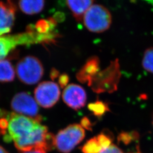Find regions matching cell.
<instances>
[{"mask_svg": "<svg viewBox=\"0 0 153 153\" xmlns=\"http://www.w3.org/2000/svg\"><path fill=\"white\" fill-rule=\"evenodd\" d=\"M88 108L93 112L94 115L98 117L102 116L106 112L110 111L108 104L100 100H97L88 104Z\"/></svg>", "mask_w": 153, "mask_h": 153, "instance_id": "14", "label": "cell"}, {"mask_svg": "<svg viewBox=\"0 0 153 153\" xmlns=\"http://www.w3.org/2000/svg\"><path fill=\"white\" fill-rule=\"evenodd\" d=\"M44 0H19V7L26 14L33 15L41 12L44 9Z\"/></svg>", "mask_w": 153, "mask_h": 153, "instance_id": "12", "label": "cell"}, {"mask_svg": "<svg viewBox=\"0 0 153 153\" xmlns=\"http://www.w3.org/2000/svg\"><path fill=\"white\" fill-rule=\"evenodd\" d=\"M94 0H66V4L77 21H82L83 16L93 5Z\"/></svg>", "mask_w": 153, "mask_h": 153, "instance_id": "11", "label": "cell"}, {"mask_svg": "<svg viewBox=\"0 0 153 153\" xmlns=\"http://www.w3.org/2000/svg\"><path fill=\"white\" fill-rule=\"evenodd\" d=\"M82 126L88 130H91V124L90 120L86 117H84L82 120Z\"/></svg>", "mask_w": 153, "mask_h": 153, "instance_id": "21", "label": "cell"}, {"mask_svg": "<svg viewBox=\"0 0 153 153\" xmlns=\"http://www.w3.org/2000/svg\"><path fill=\"white\" fill-rule=\"evenodd\" d=\"M16 6L11 0L0 2V36L10 33L15 21Z\"/></svg>", "mask_w": 153, "mask_h": 153, "instance_id": "9", "label": "cell"}, {"mask_svg": "<svg viewBox=\"0 0 153 153\" xmlns=\"http://www.w3.org/2000/svg\"><path fill=\"white\" fill-rule=\"evenodd\" d=\"M62 99L68 106L77 110L85 106L87 95L83 88L76 84L67 86L62 93Z\"/></svg>", "mask_w": 153, "mask_h": 153, "instance_id": "8", "label": "cell"}, {"mask_svg": "<svg viewBox=\"0 0 153 153\" xmlns=\"http://www.w3.org/2000/svg\"><path fill=\"white\" fill-rule=\"evenodd\" d=\"M11 108L17 114L35 119L39 121V108L37 102L26 93L16 94L11 100Z\"/></svg>", "mask_w": 153, "mask_h": 153, "instance_id": "7", "label": "cell"}, {"mask_svg": "<svg viewBox=\"0 0 153 153\" xmlns=\"http://www.w3.org/2000/svg\"><path fill=\"white\" fill-rule=\"evenodd\" d=\"M16 71L21 81L27 85H33L42 78L44 68L38 58L30 56L25 57L17 63Z\"/></svg>", "mask_w": 153, "mask_h": 153, "instance_id": "5", "label": "cell"}, {"mask_svg": "<svg viewBox=\"0 0 153 153\" xmlns=\"http://www.w3.org/2000/svg\"><path fill=\"white\" fill-rule=\"evenodd\" d=\"M15 71L7 60L0 61V82H11L15 78Z\"/></svg>", "mask_w": 153, "mask_h": 153, "instance_id": "13", "label": "cell"}, {"mask_svg": "<svg viewBox=\"0 0 153 153\" xmlns=\"http://www.w3.org/2000/svg\"><path fill=\"white\" fill-rule=\"evenodd\" d=\"M7 127L4 140L13 141L16 148L25 152L33 149L50 151L53 146V137L47 126L30 117L16 113L7 116Z\"/></svg>", "mask_w": 153, "mask_h": 153, "instance_id": "1", "label": "cell"}, {"mask_svg": "<svg viewBox=\"0 0 153 153\" xmlns=\"http://www.w3.org/2000/svg\"><path fill=\"white\" fill-rule=\"evenodd\" d=\"M152 124H153V120H152Z\"/></svg>", "mask_w": 153, "mask_h": 153, "instance_id": "24", "label": "cell"}, {"mask_svg": "<svg viewBox=\"0 0 153 153\" xmlns=\"http://www.w3.org/2000/svg\"><path fill=\"white\" fill-rule=\"evenodd\" d=\"M60 96V88L55 82H42L35 90V97L37 103L45 108L53 107L59 100Z\"/></svg>", "mask_w": 153, "mask_h": 153, "instance_id": "6", "label": "cell"}, {"mask_svg": "<svg viewBox=\"0 0 153 153\" xmlns=\"http://www.w3.org/2000/svg\"><path fill=\"white\" fill-rule=\"evenodd\" d=\"M82 20L85 26L90 31L103 33L110 27L112 16L106 7L101 5L95 4L85 13Z\"/></svg>", "mask_w": 153, "mask_h": 153, "instance_id": "3", "label": "cell"}, {"mask_svg": "<svg viewBox=\"0 0 153 153\" xmlns=\"http://www.w3.org/2000/svg\"><path fill=\"white\" fill-rule=\"evenodd\" d=\"M120 65L116 59L102 71H99L92 79L90 86L98 93H112L116 91L120 81Z\"/></svg>", "mask_w": 153, "mask_h": 153, "instance_id": "2", "label": "cell"}, {"mask_svg": "<svg viewBox=\"0 0 153 153\" xmlns=\"http://www.w3.org/2000/svg\"><path fill=\"white\" fill-rule=\"evenodd\" d=\"M97 138L102 148V150L108 148L111 145H112V142L114 139L112 136V134H109L108 132L105 133L104 131L99 134L97 136Z\"/></svg>", "mask_w": 153, "mask_h": 153, "instance_id": "18", "label": "cell"}, {"mask_svg": "<svg viewBox=\"0 0 153 153\" xmlns=\"http://www.w3.org/2000/svg\"><path fill=\"white\" fill-rule=\"evenodd\" d=\"M99 153H124V152L116 145L112 144L109 147L102 149Z\"/></svg>", "mask_w": 153, "mask_h": 153, "instance_id": "19", "label": "cell"}, {"mask_svg": "<svg viewBox=\"0 0 153 153\" xmlns=\"http://www.w3.org/2000/svg\"><path fill=\"white\" fill-rule=\"evenodd\" d=\"M0 153H9L2 146H0Z\"/></svg>", "mask_w": 153, "mask_h": 153, "instance_id": "23", "label": "cell"}, {"mask_svg": "<svg viewBox=\"0 0 153 153\" xmlns=\"http://www.w3.org/2000/svg\"><path fill=\"white\" fill-rule=\"evenodd\" d=\"M142 66L145 71L153 74V47L145 51L142 57Z\"/></svg>", "mask_w": 153, "mask_h": 153, "instance_id": "15", "label": "cell"}, {"mask_svg": "<svg viewBox=\"0 0 153 153\" xmlns=\"http://www.w3.org/2000/svg\"><path fill=\"white\" fill-rule=\"evenodd\" d=\"M47 152L44 150L41 149H33L30 151H27L25 152H22V153H46Z\"/></svg>", "mask_w": 153, "mask_h": 153, "instance_id": "22", "label": "cell"}, {"mask_svg": "<svg viewBox=\"0 0 153 153\" xmlns=\"http://www.w3.org/2000/svg\"><path fill=\"white\" fill-rule=\"evenodd\" d=\"M82 153H99L102 150L97 137L88 140L81 149Z\"/></svg>", "mask_w": 153, "mask_h": 153, "instance_id": "16", "label": "cell"}, {"mask_svg": "<svg viewBox=\"0 0 153 153\" xmlns=\"http://www.w3.org/2000/svg\"><path fill=\"white\" fill-rule=\"evenodd\" d=\"M137 153H140V152H137Z\"/></svg>", "mask_w": 153, "mask_h": 153, "instance_id": "25", "label": "cell"}, {"mask_svg": "<svg viewBox=\"0 0 153 153\" xmlns=\"http://www.w3.org/2000/svg\"><path fill=\"white\" fill-rule=\"evenodd\" d=\"M68 81H69V78L67 75L66 74L62 75L59 78V83L61 87L64 88V86H65L68 82Z\"/></svg>", "mask_w": 153, "mask_h": 153, "instance_id": "20", "label": "cell"}, {"mask_svg": "<svg viewBox=\"0 0 153 153\" xmlns=\"http://www.w3.org/2000/svg\"><path fill=\"white\" fill-rule=\"evenodd\" d=\"M85 137V131L81 125H70L59 131L56 136L55 147L61 153H70Z\"/></svg>", "mask_w": 153, "mask_h": 153, "instance_id": "4", "label": "cell"}, {"mask_svg": "<svg viewBox=\"0 0 153 153\" xmlns=\"http://www.w3.org/2000/svg\"><path fill=\"white\" fill-rule=\"evenodd\" d=\"M140 138V134L136 131H122L117 137L118 142H121L126 145L130 144L132 141H136Z\"/></svg>", "mask_w": 153, "mask_h": 153, "instance_id": "17", "label": "cell"}, {"mask_svg": "<svg viewBox=\"0 0 153 153\" xmlns=\"http://www.w3.org/2000/svg\"><path fill=\"white\" fill-rule=\"evenodd\" d=\"M99 71V60L97 57H93L87 61L77 77L82 82L88 83L90 86L93 78Z\"/></svg>", "mask_w": 153, "mask_h": 153, "instance_id": "10", "label": "cell"}]
</instances>
